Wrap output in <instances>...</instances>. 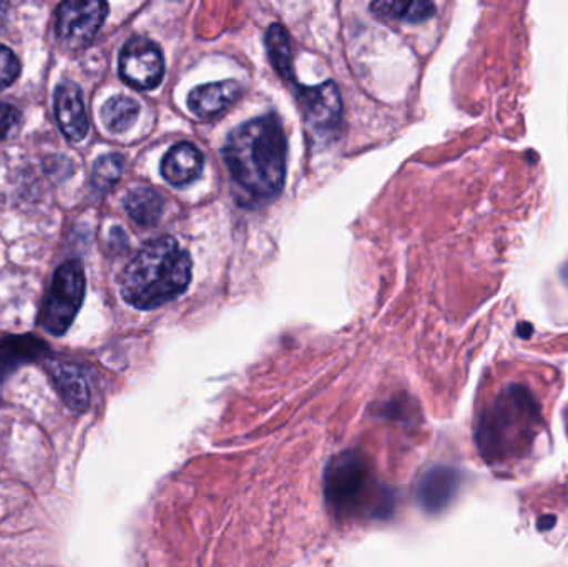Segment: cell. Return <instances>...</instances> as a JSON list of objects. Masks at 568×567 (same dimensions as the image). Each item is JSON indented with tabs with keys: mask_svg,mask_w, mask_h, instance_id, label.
<instances>
[{
	"mask_svg": "<svg viewBox=\"0 0 568 567\" xmlns=\"http://www.w3.org/2000/svg\"><path fill=\"white\" fill-rule=\"evenodd\" d=\"M233 182L256 202L275 199L286 179V139L276 115L236 126L223 146Z\"/></svg>",
	"mask_w": 568,
	"mask_h": 567,
	"instance_id": "cell-1",
	"label": "cell"
},
{
	"mask_svg": "<svg viewBox=\"0 0 568 567\" xmlns=\"http://www.w3.org/2000/svg\"><path fill=\"white\" fill-rule=\"evenodd\" d=\"M542 423V406L524 385H507L480 413L476 442L489 463L519 458L532 445Z\"/></svg>",
	"mask_w": 568,
	"mask_h": 567,
	"instance_id": "cell-2",
	"label": "cell"
},
{
	"mask_svg": "<svg viewBox=\"0 0 568 567\" xmlns=\"http://www.w3.org/2000/svg\"><path fill=\"white\" fill-rule=\"evenodd\" d=\"M192 280V259L172 236L146 243L120 275L129 305L153 310L179 298Z\"/></svg>",
	"mask_w": 568,
	"mask_h": 567,
	"instance_id": "cell-3",
	"label": "cell"
},
{
	"mask_svg": "<svg viewBox=\"0 0 568 567\" xmlns=\"http://www.w3.org/2000/svg\"><path fill=\"white\" fill-rule=\"evenodd\" d=\"M85 298V273L77 260L63 263L53 275L52 286L39 315V323L50 335L69 332Z\"/></svg>",
	"mask_w": 568,
	"mask_h": 567,
	"instance_id": "cell-4",
	"label": "cell"
},
{
	"mask_svg": "<svg viewBox=\"0 0 568 567\" xmlns=\"http://www.w3.org/2000/svg\"><path fill=\"white\" fill-rule=\"evenodd\" d=\"M371 486V473L363 456L341 453L327 465L324 475V496L337 516L353 515Z\"/></svg>",
	"mask_w": 568,
	"mask_h": 567,
	"instance_id": "cell-5",
	"label": "cell"
},
{
	"mask_svg": "<svg viewBox=\"0 0 568 567\" xmlns=\"http://www.w3.org/2000/svg\"><path fill=\"white\" fill-rule=\"evenodd\" d=\"M109 6L100 0H69L57 9L55 32L69 49H83L103 26Z\"/></svg>",
	"mask_w": 568,
	"mask_h": 567,
	"instance_id": "cell-6",
	"label": "cell"
},
{
	"mask_svg": "<svg viewBox=\"0 0 568 567\" xmlns=\"http://www.w3.org/2000/svg\"><path fill=\"white\" fill-rule=\"evenodd\" d=\"M120 77L136 90H152L162 82L165 73L162 50L145 37L130 39L119 59Z\"/></svg>",
	"mask_w": 568,
	"mask_h": 567,
	"instance_id": "cell-7",
	"label": "cell"
},
{
	"mask_svg": "<svg viewBox=\"0 0 568 567\" xmlns=\"http://www.w3.org/2000/svg\"><path fill=\"white\" fill-rule=\"evenodd\" d=\"M297 102L314 133L336 132L343 119V100L333 80L316 87H296Z\"/></svg>",
	"mask_w": 568,
	"mask_h": 567,
	"instance_id": "cell-8",
	"label": "cell"
},
{
	"mask_svg": "<svg viewBox=\"0 0 568 567\" xmlns=\"http://www.w3.org/2000/svg\"><path fill=\"white\" fill-rule=\"evenodd\" d=\"M55 103L57 123L63 135L70 142H80L89 133V119H87L85 103H83L82 90L77 83H60L53 95Z\"/></svg>",
	"mask_w": 568,
	"mask_h": 567,
	"instance_id": "cell-9",
	"label": "cell"
},
{
	"mask_svg": "<svg viewBox=\"0 0 568 567\" xmlns=\"http://www.w3.org/2000/svg\"><path fill=\"white\" fill-rule=\"evenodd\" d=\"M243 89L235 80L225 82L206 83L196 87L189 97V107L200 119H215L229 110L233 103L239 102Z\"/></svg>",
	"mask_w": 568,
	"mask_h": 567,
	"instance_id": "cell-10",
	"label": "cell"
},
{
	"mask_svg": "<svg viewBox=\"0 0 568 567\" xmlns=\"http://www.w3.org/2000/svg\"><path fill=\"white\" fill-rule=\"evenodd\" d=\"M459 485L460 476L456 469L437 466L420 479L417 486V499L427 513H440L453 502Z\"/></svg>",
	"mask_w": 568,
	"mask_h": 567,
	"instance_id": "cell-11",
	"label": "cell"
},
{
	"mask_svg": "<svg viewBox=\"0 0 568 567\" xmlns=\"http://www.w3.org/2000/svg\"><path fill=\"white\" fill-rule=\"evenodd\" d=\"M47 352V343L32 335H9L0 338V386L19 366L36 362Z\"/></svg>",
	"mask_w": 568,
	"mask_h": 567,
	"instance_id": "cell-12",
	"label": "cell"
},
{
	"mask_svg": "<svg viewBox=\"0 0 568 567\" xmlns=\"http://www.w3.org/2000/svg\"><path fill=\"white\" fill-rule=\"evenodd\" d=\"M203 169V155L192 143L172 146L162 162V175L172 185L183 186L193 182Z\"/></svg>",
	"mask_w": 568,
	"mask_h": 567,
	"instance_id": "cell-13",
	"label": "cell"
},
{
	"mask_svg": "<svg viewBox=\"0 0 568 567\" xmlns=\"http://www.w3.org/2000/svg\"><path fill=\"white\" fill-rule=\"evenodd\" d=\"M50 376L57 392L62 396L65 405L73 412H85L90 405V389L85 378L75 366L53 363L50 366Z\"/></svg>",
	"mask_w": 568,
	"mask_h": 567,
	"instance_id": "cell-14",
	"label": "cell"
},
{
	"mask_svg": "<svg viewBox=\"0 0 568 567\" xmlns=\"http://www.w3.org/2000/svg\"><path fill=\"white\" fill-rule=\"evenodd\" d=\"M163 206L162 195L146 186H139L125 196L126 213L140 226L155 225L162 219Z\"/></svg>",
	"mask_w": 568,
	"mask_h": 567,
	"instance_id": "cell-15",
	"label": "cell"
},
{
	"mask_svg": "<svg viewBox=\"0 0 568 567\" xmlns=\"http://www.w3.org/2000/svg\"><path fill=\"white\" fill-rule=\"evenodd\" d=\"M139 102L132 97H112L102 109L103 125L112 133L126 132L139 119Z\"/></svg>",
	"mask_w": 568,
	"mask_h": 567,
	"instance_id": "cell-16",
	"label": "cell"
},
{
	"mask_svg": "<svg viewBox=\"0 0 568 567\" xmlns=\"http://www.w3.org/2000/svg\"><path fill=\"white\" fill-rule=\"evenodd\" d=\"M376 16L389 19L406 20V22H424L436 13V6L427 0L414 2H374L371 6Z\"/></svg>",
	"mask_w": 568,
	"mask_h": 567,
	"instance_id": "cell-17",
	"label": "cell"
},
{
	"mask_svg": "<svg viewBox=\"0 0 568 567\" xmlns=\"http://www.w3.org/2000/svg\"><path fill=\"white\" fill-rule=\"evenodd\" d=\"M266 45L270 50V59L275 65L276 72L283 77L286 82H294L293 55H291V43L287 30L280 23L270 27L266 33Z\"/></svg>",
	"mask_w": 568,
	"mask_h": 567,
	"instance_id": "cell-18",
	"label": "cell"
},
{
	"mask_svg": "<svg viewBox=\"0 0 568 567\" xmlns=\"http://www.w3.org/2000/svg\"><path fill=\"white\" fill-rule=\"evenodd\" d=\"M123 156L119 153H109V155L100 156L92 169V185L99 192H106L112 189L123 172Z\"/></svg>",
	"mask_w": 568,
	"mask_h": 567,
	"instance_id": "cell-19",
	"label": "cell"
},
{
	"mask_svg": "<svg viewBox=\"0 0 568 567\" xmlns=\"http://www.w3.org/2000/svg\"><path fill=\"white\" fill-rule=\"evenodd\" d=\"M20 73V62L12 50L0 45V90L7 89L16 82Z\"/></svg>",
	"mask_w": 568,
	"mask_h": 567,
	"instance_id": "cell-20",
	"label": "cell"
},
{
	"mask_svg": "<svg viewBox=\"0 0 568 567\" xmlns=\"http://www.w3.org/2000/svg\"><path fill=\"white\" fill-rule=\"evenodd\" d=\"M20 123V112L9 103L0 102V140L10 135L13 129Z\"/></svg>",
	"mask_w": 568,
	"mask_h": 567,
	"instance_id": "cell-21",
	"label": "cell"
},
{
	"mask_svg": "<svg viewBox=\"0 0 568 567\" xmlns=\"http://www.w3.org/2000/svg\"><path fill=\"white\" fill-rule=\"evenodd\" d=\"M7 9H9V3L0 2V26H2L3 19H6Z\"/></svg>",
	"mask_w": 568,
	"mask_h": 567,
	"instance_id": "cell-22",
	"label": "cell"
}]
</instances>
